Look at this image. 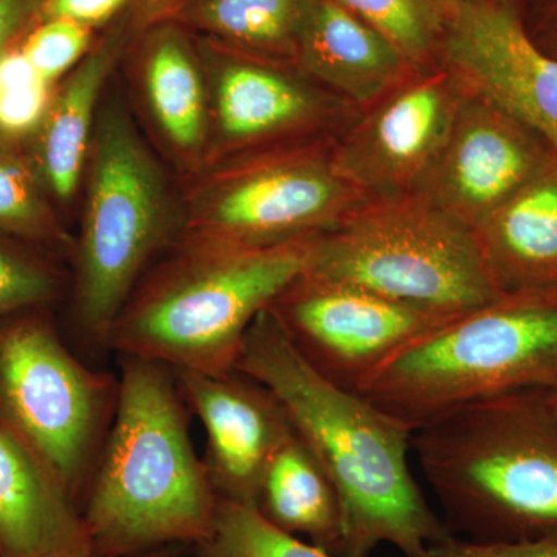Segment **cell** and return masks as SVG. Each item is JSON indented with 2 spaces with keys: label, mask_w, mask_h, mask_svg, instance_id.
Listing matches in <instances>:
<instances>
[{
  "label": "cell",
  "mask_w": 557,
  "mask_h": 557,
  "mask_svg": "<svg viewBox=\"0 0 557 557\" xmlns=\"http://www.w3.org/2000/svg\"><path fill=\"white\" fill-rule=\"evenodd\" d=\"M236 370L278 399L332 480L343 509L339 557H369L381 544L428 557L454 536L410 469L413 429L319 373L271 309L249 327Z\"/></svg>",
  "instance_id": "cell-1"
},
{
  "label": "cell",
  "mask_w": 557,
  "mask_h": 557,
  "mask_svg": "<svg viewBox=\"0 0 557 557\" xmlns=\"http://www.w3.org/2000/svg\"><path fill=\"white\" fill-rule=\"evenodd\" d=\"M115 408L81 512L94 557L196 548L214 527L220 497L190 440L174 370L123 357Z\"/></svg>",
  "instance_id": "cell-2"
},
{
  "label": "cell",
  "mask_w": 557,
  "mask_h": 557,
  "mask_svg": "<svg viewBox=\"0 0 557 557\" xmlns=\"http://www.w3.org/2000/svg\"><path fill=\"white\" fill-rule=\"evenodd\" d=\"M412 450L454 536L478 544L557 537V410L547 388L442 413L413 431Z\"/></svg>",
  "instance_id": "cell-3"
},
{
  "label": "cell",
  "mask_w": 557,
  "mask_h": 557,
  "mask_svg": "<svg viewBox=\"0 0 557 557\" xmlns=\"http://www.w3.org/2000/svg\"><path fill=\"white\" fill-rule=\"evenodd\" d=\"M314 239L270 247L197 242L194 255L124 306L106 346L177 373L236 372L249 327L309 269Z\"/></svg>",
  "instance_id": "cell-4"
},
{
  "label": "cell",
  "mask_w": 557,
  "mask_h": 557,
  "mask_svg": "<svg viewBox=\"0 0 557 557\" xmlns=\"http://www.w3.org/2000/svg\"><path fill=\"white\" fill-rule=\"evenodd\" d=\"M557 387V293H512L409 341L355 392L416 431L482 399Z\"/></svg>",
  "instance_id": "cell-5"
},
{
  "label": "cell",
  "mask_w": 557,
  "mask_h": 557,
  "mask_svg": "<svg viewBox=\"0 0 557 557\" xmlns=\"http://www.w3.org/2000/svg\"><path fill=\"white\" fill-rule=\"evenodd\" d=\"M306 274L450 319L496 302L474 233L420 194L369 200L313 240Z\"/></svg>",
  "instance_id": "cell-6"
},
{
  "label": "cell",
  "mask_w": 557,
  "mask_h": 557,
  "mask_svg": "<svg viewBox=\"0 0 557 557\" xmlns=\"http://www.w3.org/2000/svg\"><path fill=\"white\" fill-rule=\"evenodd\" d=\"M33 311L0 321V428L35 454L81 507L119 383L83 364Z\"/></svg>",
  "instance_id": "cell-7"
},
{
  "label": "cell",
  "mask_w": 557,
  "mask_h": 557,
  "mask_svg": "<svg viewBox=\"0 0 557 557\" xmlns=\"http://www.w3.org/2000/svg\"><path fill=\"white\" fill-rule=\"evenodd\" d=\"M163 230L156 163L126 121L108 116L95 146L76 273V314L89 338L106 343Z\"/></svg>",
  "instance_id": "cell-8"
},
{
  "label": "cell",
  "mask_w": 557,
  "mask_h": 557,
  "mask_svg": "<svg viewBox=\"0 0 557 557\" xmlns=\"http://www.w3.org/2000/svg\"><path fill=\"white\" fill-rule=\"evenodd\" d=\"M368 201L336 170L332 150L284 153L245 168L212 193L199 242L270 247L311 239Z\"/></svg>",
  "instance_id": "cell-9"
},
{
  "label": "cell",
  "mask_w": 557,
  "mask_h": 557,
  "mask_svg": "<svg viewBox=\"0 0 557 557\" xmlns=\"http://www.w3.org/2000/svg\"><path fill=\"white\" fill-rule=\"evenodd\" d=\"M438 54L469 94L533 131L557 152V60L533 39L509 0H449Z\"/></svg>",
  "instance_id": "cell-10"
},
{
  "label": "cell",
  "mask_w": 557,
  "mask_h": 557,
  "mask_svg": "<svg viewBox=\"0 0 557 557\" xmlns=\"http://www.w3.org/2000/svg\"><path fill=\"white\" fill-rule=\"evenodd\" d=\"M461 100L463 89L448 70H418L348 124L332 149L336 170L369 200L417 193Z\"/></svg>",
  "instance_id": "cell-11"
},
{
  "label": "cell",
  "mask_w": 557,
  "mask_h": 557,
  "mask_svg": "<svg viewBox=\"0 0 557 557\" xmlns=\"http://www.w3.org/2000/svg\"><path fill=\"white\" fill-rule=\"evenodd\" d=\"M270 309L307 361L351 392L409 341L448 321L306 273Z\"/></svg>",
  "instance_id": "cell-12"
},
{
  "label": "cell",
  "mask_w": 557,
  "mask_h": 557,
  "mask_svg": "<svg viewBox=\"0 0 557 557\" xmlns=\"http://www.w3.org/2000/svg\"><path fill=\"white\" fill-rule=\"evenodd\" d=\"M553 152L533 131L463 89L448 139L413 194L472 231L533 178Z\"/></svg>",
  "instance_id": "cell-13"
},
{
  "label": "cell",
  "mask_w": 557,
  "mask_h": 557,
  "mask_svg": "<svg viewBox=\"0 0 557 557\" xmlns=\"http://www.w3.org/2000/svg\"><path fill=\"white\" fill-rule=\"evenodd\" d=\"M180 391L207 434L203 458L223 500L258 509L271 458L295 432L278 399L240 372L223 376L175 372Z\"/></svg>",
  "instance_id": "cell-14"
},
{
  "label": "cell",
  "mask_w": 557,
  "mask_h": 557,
  "mask_svg": "<svg viewBox=\"0 0 557 557\" xmlns=\"http://www.w3.org/2000/svg\"><path fill=\"white\" fill-rule=\"evenodd\" d=\"M295 58L333 95L362 110L418 72L394 40L339 0H307Z\"/></svg>",
  "instance_id": "cell-15"
},
{
  "label": "cell",
  "mask_w": 557,
  "mask_h": 557,
  "mask_svg": "<svg viewBox=\"0 0 557 557\" xmlns=\"http://www.w3.org/2000/svg\"><path fill=\"white\" fill-rule=\"evenodd\" d=\"M0 557H94L76 498L0 428Z\"/></svg>",
  "instance_id": "cell-16"
},
{
  "label": "cell",
  "mask_w": 557,
  "mask_h": 557,
  "mask_svg": "<svg viewBox=\"0 0 557 557\" xmlns=\"http://www.w3.org/2000/svg\"><path fill=\"white\" fill-rule=\"evenodd\" d=\"M472 233L507 295L557 293V152Z\"/></svg>",
  "instance_id": "cell-17"
},
{
  "label": "cell",
  "mask_w": 557,
  "mask_h": 557,
  "mask_svg": "<svg viewBox=\"0 0 557 557\" xmlns=\"http://www.w3.org/2000/svg\"><path fill=\"white\" fill-rule=\"evenodd\" d=\"M357 109L281 70L258 62H233L220 73L215 110L220 129L234 143H252L306 129Z\"/></svg>",
  "instance_id": "cell-18"
},
{
  "label": "cell",
  "mask_w": 557,
  "mask_h": 557,
  "mask_svg": "<svg viewBox=\"0 0 557 557\" xmlns=\"http://www.w3.org/2000/svg\"><path fill=\"white\" fill-rule=\"evenodd\" d=\"M258 511L271 525L307 537L339 557L343 509L332 480L296 431L276 450L263 475Z\"/></svg>",
  "instance_id": "cell-19"
},
{
  "label": "cell",
  "mask_w": 557,
  "mask_h": 557,
  "mask_svg": "<svg viewBox=\"0 0 557 557\" xmlns=\"http://www.w3.org/2000/svg\"><path fill=\"white\" fill-rule=\"evenodd\" d=\"M110 60L112 54L104 49L75 70L60 94L54 95L49 113L33 138L36 141L33 170L58 199H70L78 186L89 149L95 106Z\"/></svg>",
  "instance_id": "cell-20"
},
{
  "label": "cell",
  "mask_w": 557,
  "mask_h": 557,
  "mask_svg": "<svg viewBox=\"0 0 557 557\" xmlns=\"http://www.w3.org/2000/svg\"><path fill=\"white\" fill-rule=\"evenodd\" d=\"M307 0H193L199 27L259 57L295 58Z\"/></svg>",
  "instance_id": "cell-21"
},
{
  "label": "cell",
  "mask_w": 557,
  "mask_h": 557,
  "mask_svg": "<svg viewBox=\"0 0 557 557\" xmlns=\"http://www.w3.org/2000/svg\"><path fill=\"white\" fill-rule=\"evenodd\" d=\"M146 89L164 134L178 148H196L205 129L203 87L193 58L178 39L168 36L150 51Z\"/></svg>",
  "instance_id": "cell-22"
},
{
  "label": "cell",
  "mask_w": 557,
  "mask_h": 557,
  "mask_svg": "<svg viewBox=\"0 0 557 557\" xmlns=\"http://www.w3.org/2000/svg\"><path fill=\"white\" fill-rule=\"evenodd\" d=\"M197 557H336L271 525L256 508L220 498L214 527Z\"/></svg>",
  "instance_id": "cell-23"
},
{
  "label": "cell",
  "mask_w": 557,
  "mask_h": 557,
  "mask_svg": "<svg viewBox=\"0 0 557 557\" xmlns=\"http://www.w3.org/2000/svg\"><path fill=\"white\" fill-rule=\"evenodd\" d=\"M51 86L22 53L20 40L0 54L2 148L35 138L53 102Z\"/></svg>",
  "instance_id": "cell-24"
},
{
  "label": "cell",
  "mask_w": 557,
  "mask_h": 557,
  "mask_svg": "<svg viewBox=\"0 0 557 557\" xmlns=\"http://www.w3.org/2000/svg\"><path fill=\"white\" fill-rule=\"evenodd\" d=\"M397 44L418 70L434 67L442 16L435 0H339Z\"/></svg>",
  "instance_id": "cell-25"
},
{
  "label": "cell",
  "mask_w": 557,
  "mask_h": 557,
  "mask_svg": "<svg viewBox=\"0 0 557 557\" xmlns=\"http://www.w3.org/2000/svg\"><path fill=\"white\" fill-rule=\"evenodd\" d=\"M40 183L27 160L0 146V234L30 242L57 236Z\"/></svg>",
  "instance_id": "cell-26"
},
{
  "label": "cell",
  "mask_w": 557,
  "mask_h": 557,
  "mask_svg": "<svg viewBox=\"0 0 557 557\" xmlns=\"http://www.w3.org/2000/svg\"><path fill=\"white\" fill-rule=\"evenodd\" d=\"M57 293L58 277L49 263L0 234V321L38 310Z\"/></svg>",
  "instance_id": "cell-27"
},
{
  "label": "cell",
  "mask_w": 557,
  "mask_h": 557,
  "mask_svg": "<svg viewBox=\"0 0 557 557\" xmlns=\"http://www.w3.org/2000/svg\"><path fill=\"white\" fill-rule=\"evenodd\" d=\"M89 44V27L38 17L20 39V49L39 75L54 84L84 57Z\"/></svg>",
  "instance_id": "cell-28"
},
{
  "label": "cell",
  "mask_w": 557,
  "mask_h": 557,
  "mask_svg": "<svg viewBox=\"0 0 557 557\" xmlns=\"http://www.w3.org/2000/svg\"><path fill=\"white\" fill-rule=\"evenodd\" d=\"M428 557H557V537L518 544H478L450 536L432 545Z\"/></svg>",
  "instance_id": "cell-29"
},
{
  "label": "cell",
  "mask_w": 557,
  "mask_h": 557,
  "mask_svg": "<svg viewBox=\"0 0 557 557\" xmlns=\"http://www.w3.org/2000/svg\"><path fill=\"white\" fill-rule=\"evenodd\" d=\"M129 0H42L39 20H64L91 27L110 20Z\"/></svg>",
  "instance_id": "cell-30"
},
{
  "label": "cell",
  "mask_w": 557,
  "mask_h": 557,
  "mask_svg": "<svg viewBox=\"0 0 557 557\" xmlns=\"http://www.w3.org/2000/svg\"><path fill=\"white\" fill-rule=\"evenodd\" d=\"M42 0H0V54L38 20Z\"/></svg>",
  "instance_id": "cell-31"
},
{
  "label": "cell",
  "mask_w": 557,
  "mask_h": 557,
  "mask_svg": "<svg viewBox=\"0 0 557 557\" xmlns=\"http://www.w3.org/2000/svg\"><path fill=\"white\" fill-rule=\"evenodd\" d=\"M131 557H186L183 547H171L157 549V552L145 553V555H137Z\"/></svg>",
  "instance_id": "cell-32"
},
{
  "label": "cell",
  "mask_w": 557,
  "mask_h": 557,
  "mask_svg": "<svg viewBox=\"0 0 557 557\" xmlns=\"http://www.w3.org/2000/svg\"><path fill=\"white\" fill-rule=\"evenodd\" d=\"M547 394L549 401H552V405L555 406V409L557 410V387L547 388Z\"/></svg>",
  "instance_id": "cell-33"
},
{
  "label": "cell",
  "mask_w": 557,
  "mask_h": 557,
  "mask_svg": "<svg viewBox=\"0 0 557 557\" xmlns=\"http://www.w3.org/2000/svg\"><path fill=\"white\" fill-rule=\"evenodd\" d=\"M435 2L440 3V2H449V0H435Z\"/></svg>",
  "instance_id": "cell-34"
},
{
  "label": "cell",
  "mask_w": 557,
  "mask_h": 557,
  "mask_svg": "<svg viewBox=\"0 0 557 557\" xmlns=\"http://www.w3.org/2000/svg\"><path fill=\"white\" fill-rule=\"evenodd\" d=\"M553 57H555V58H556V60H557V51H556V53H555V54H553Z\"/></svg>",
  "instance_id": "cell-35"
}]
</instances>
